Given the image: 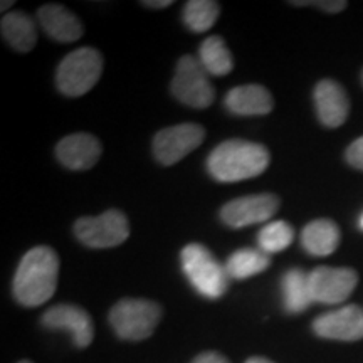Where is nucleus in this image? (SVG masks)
Masks as SVG:
<instances>
[{"instance_id": "9", "label": "nucleus", "mask_w": 363, "mask_h": 363, "mask_svg": "<svg viewBox=\"0 0 363 363\" xmlns=\"http://www.w3.org/2000/svg\"><path fill=\"white\" fill-rule=\"evenodd\" d=\"M358 284L357 271L350 267L321 266L310 272L311 296L321 305H338L343 303Z\"/></svg>"}, {"instance_id": "15", "label": "nucleus", "mask_w": 363, "mask_h": 363, "mask_svg": "<svg viewBox=\"0 0 363 363\" xmlns=\"http://www.w3.org/2000/svg\"><path fill=\"white\" fill-rule=\"evenodd\" d=\"M38 22L49 38L59 43H74L83 35V26L74 13L67 11L65 6L48 4L38 12Z\"/></svg>"}, {"instance_id": "24", "label": "nucleus", "mask_w": 363, "mask_h": 363, "mask_svg": "<svg viewBox=\"0 0 363 363\" xmlns=\"http://www.w3.org/2000/svg\"><path fill=\"white\" fill-rule=\"evenodd\" d=\"M347 162L353 169L363 170V136L357 138L347 150Z\"/></svg>"}, {"instance_id": "14", "label": "nucleus", "mask_w": 363, "mask_h": 363, "mask_svg": "<svg viewBox=\"0 0 363 363\" xmlns=\"http://www.w3.org/2000/svg\"><path fill=\"white\" fill-rule=\"evenodd\" d=\"M101 143L89 133H74L62 138L56 147V157L71 170H89L101 157Z\"/></svg>"}, {"instance_id": "19", "label": "nucleus", "mask_w": 363, "mask_h": 363, "mask_svg": "<svg viewBox=\"0 0 363 363\" xmlns=\"http://www.w3.org/2000/svg\"><path fill=\"white\" fill-rule=\"evenodd\" d=\"M281 289H283V303L284 310L293 315L303 313L308 306L311 305V286H310V274H306L303 269H289L283 276L281 281Z\"/></svg>"}, {"instance_id": "13", "label": "nucleus", "mask_w": 363, "mask_h": 363, "mask_svg": "<svg viewBox=\"0 0 363 363\" xmlns=\"http://www.w3.org/2000/svg\"><path fill=\"white\" fill-rule=\"evenodd\" d=\"M316 115L326 128H338L348 118L350 103L345 89L333 79H323L316 84L315 93Z\"/></svg>"}, {"instance_id": "23", "label": "nucleus", "mask_w": 363, "mask_h": 363, "mask_svg": "<svg viewBox=\"0 0 363 363\" xmlns=\"http://www.w3.org/2000/svg\"><path fill=\"white\" fill-rule=\"evenodd\" d=\"M294 239L293 227L286 220H274L267 222V224L259 230L257 235V244H259L261 251L266 254L281 252L284 251Z\"/></svg>"}, {"instance_id": "10", "label": "nucleus", "mask_w": 363, "mask_h": 363, "mask_svg": "<svg viewBox=\"0 0 363 363\" xmlns=\"http://www.w3.org/2000/svg\"><path fill=\"white\" fill-rule=\"evenodd\" d=\"M279 199L272 194H256L234 199L220 208V219L234 229L267 222L278 212Z\"/></svg>"}, {"instance_id": "3", "label": "nucleus", "mask_w": 363, "mask_h": 363, "mask_svg": "<svg viewBox=\"0 0 363 363\" xmlns=\"http://www.w3.org/2000/svg\"><path fill=\"white\" fill-rule=\"evenodd\" d=\"M180 259L182 269L195 291L211 299L224 296L229 284L225 266H222L206 246L189 244L182 249Z\"/></svg>"}, {"instance_id": "27", "label": "nucleus", "mask_w": 363, "mask_h": 363, "mask_svg": "<svg viewBox=\"0 0 363 363\" xmlns=\"http://www.w3.org/2000/svg\"><path fill=\"white\" fill-rule=\"evenodd\" d=\"M145 7H150V9H165V7H170L172 0H162V2H155V0H145V2H142Z\"/></svg>"}, {"instance_id": "25", "label": "nucleus", "mask_w": 363, "mask_h": 363, "mask_svg": "<svg viewBox=\"0 0 363 363\" xmlns=\"http://www.w3.org/2000/svg\"><path fill=\"white\" fill-rule=\"evenodd\" d=\"M192 363H229V360H227L224 355H220V353L206 352L201 353L199 357H195Z\"/></svg>"}, {"instance_id": "5", "label": "nucleus", "mask_w": 363, "mask_h": 363, "mask_svg": "<svg viewBox=\"0 0 363 363\" xmlns=\"http://www.w3.org/2000/svg\"><path fill=\"white\" fill-rule=\"evenodd\" d=\"M160 318L162 308L148 299H121L110 311V323L115 333L128 342L152 337Z\"/></svg>"}, {"instance_id": "21", "label": "nucleus", "mask_w": 363, "mask_h": 363, "mask_svg": "<svg viewBox=\"0 0 363 363\" xmlns=\"http://www.w3.org/2000/svg\"><path fill=\"white\" fill-rule=\"evenodd\" d=\"M199 61L208 74L225 76L233 71L234 61L224 39L219 35H211L203 40L199 49Z\"/></svg>"}, {"instance_id": "20", "label": "nucleus", "mask_w": 363, "mask_h": 363, "mask_svg": "<svg viewBox=\"0 0 363 363\" xmlns=\"http://www.w3.org/2000/svg\"><path fill=\"white\" fill-rule=\"evenodd\" d=\"M269 264V254L261 249H239L227 259L225 271L233 279H247L267 269Z\"/></svg>"}, {"instance_id": "16", "label": "nucleus", "mask_w": 363, "mask_h": 363, "mask_svg": "<svg viewBox=\"0 0 363 363\" xmlns=\"http://www.w3.org/2000/svg\"><path fill=\"white\" fill-rule=\"evenodd\" d=\"M225 108L233 115L257 116L271 113L274 101L264 86L244 84L233 88L225 94Z\"/></svg>"}, {"instance_id": "11", "label": "nucleus", "mask_w": 363, "mask_h": 363, "mask_svg": "<svg viewBox=\"0 0 363 363\" xmlns=\"http://www.w3.org/2000/svg\"><path fill=\"white\" fill-rule=\"evenodd\" d=\"M43 325L49 330L66 331L76 347H89L94 338V326L89 313L76 305H56L43 315Z\"/></svg>"}, {"instance_id": "1", "label": "nucleus", "mask_w": 363, "mask_h": 363, "mask_svg": "<svg viewBox=\"0 0 363 363\" xmlns=\"http://www.w3.org/2000/svg\"><path fill=\"white\" fill-rule=\"evenodd\" d=\"M59 278V257L48 246L30 249L13 276V296L22 306L34 308L54 296Z\"/></svg>"}, {"instance_id": "6", "label": "nucleus", "mask_w": 363, "mask_h": 363, "mask_svg": "<svg viewBox=\"0 0 363 363\" xmlns=\"http://www.w3.org/2000/svg\"><path fill=\"white\" fill-rule=\"evenodd\" d=\"M74 234L84 246L108 249L123 244L130 235L126 216L118 208H110L96 217H81L74 224Z\"/></svg>"}, {"instance_id": "26", "label": "nucleus", "mask_w": 363, "mask_h": 363, "mask_svg": "<svg viewBox=\"0 0 363 363\" xmlns=\"http://www.w3.org/2000/svg\"><path fill=\"white\" fill-rule=\"evenodd\" d=\"M313 6L323 9V11L330 12V13H335V12H342L345 7H347V2H343V0H328V2H311Z\"/></svg>"}, {"instance_id": "28", "label": "nucleus", "mask_w": 363, "mask_h": 363, "mask_svg": "<svg viewBox=\"0 0 363 363\" xmlns=\"http://www.w3.org/2000/svg\"><path fill=\"white\" fill-rule=\"evenodd\" d=\"M246 363H274V362L267 360V358H264V357H251Z\"/></svg>"}, {"instance_id": "2", "label": "nucleus", "mask_w": 363, "mask_h": 363, "mask_svg": "<svg viewBox=\"0 0 363 363\" xmlns=\"http://www.w3.org/2000/svg\"><path fill=\"white\" fill-rule=\"evenodd\" d=\"M269 165V152L259 143L247 140H227L212 150L207 170L212 179L233 184L264 174Z\"/></svg>"}, {"instance_id": "30", "label": "nucleus", "mask_w": 363, "mask_h": 363, "mask_svg": "<svg viewBox=\"0 0 363 363\" xmlns=\"http://www.w3.org/2000/svg\"><path fill=\"white\" fill-rule=\"evenodd\" d=\"M360 227L363 229V216H362V219H360Z\"/></svg>"}, {"instance_id": "32", "label": "nucleus", "mask_w": 363, "mask_h": 363, "mask_svg": "<svg viewBox=\"0 0 363 363\" xmlns=\"http://www.w3.org/2000/svg\"><path fill=\"white\" fill-rule=\"evenodd\" d=\"M362 78H363V74H362Z\"/></svg>"}, {"instance_id": "31", "label": "nucleus", "mask_w": 363, "mask_h": 363, "mask_svg": "<svg viewBox=\"0 0 363 363\" xmlns=\"http://www.w3.org/2000/svg\"><path fill=\"white\" fill-rule=\"evenodd\" d=\"M19 363H30V362H27V360H22V362H19Z\"/></svg>"}, {"instance_id": "8", "label": "nucleus", "mask_w": 363, "mask_h": 363, "mask_svg": "<svg viewBox=\"0 0 363 363\" xmlns=\"http://www.w3.org/2000/svg\"><path fill=\"white\" fill-rule=\"evenodd\" d=\"M206 130L201 125L182 123L158 131L153 138V153L162 165H175L190 152L201 147Z\"/></svg>"}, {"instance_id": "17", "label": "nucleus", "mask_w": 363, "mask_h": 363, "mask_svg": "<svg viewBox=\"0 0 363 363\" xmlns=\"http://www.w3.org/2000/svg\"><path fill=\"white\" fill-rule=\"evenodd\" d=\"M2 35L11 48L19 52H29L38 40V26L35 21L26 12H7L4 13L2 22Z\"/></svg>"}, {"instance_id": "29", "label": "nucleus", "mask_w": 363, "mask_h": 363, "mask_svg": "<svg viewBox=\"0 0 363 363\" xmlns=\"http://www.w3.org/2000/svg\"><path fill=\"white\" fill-rule=\"evenodd\" d=\"M13 6V2H2V12L6 13V11L9 7H12Z\"/></svg>"}, {"instance_id": "22", "label": "nucleus", "mask_w": 363, "mask_h": 363, "mask_svg": "<svg viewBox=\"0 0 363 363\" xmlns=\"http://www.w3.org/2000/svg\"><path fill=\"white\" fill-rule=\"evenodd\" d=\"M219 13L220 7L214 0H190L185 4L184 22L192 33H207L216 24Z\"/></svg>"}, {"instance_id": "18", "label": "nucleus", "mask_w": 363, "mask_h": 363, "mask_svg": "<svg viewBox=\"0 0 363 363\" xmlns=\"http://www.w3.org/2000/svg\"><path fill=\"white\" fill-rule=\"evenodd\" d=\"M301 244L313 256H330L340 244V229L333 220H311L301 233Z\"/></svg>"}, {"instance_id": "12", "label": "nucleus", "mask_w": 363, "mask_h": 363, "mask_svg": "<svg viewBox=\"0 0 363 363\" xmlns=\"http://www.w3.org/2000/svg\"><path fill=\"white\" fill-rule=\"evenodd\" d=\"M318 337L340 342H357L363 338V310L357 305H348L318 316L313 323Z\"/></svg>"}, {"instance_id": "7", "label": "nucleus", "mask_w": 363, "mask_h": 363, "mask_svg": "<svg viewBox=\"0 0 363 363\" xmlns=\"http://www.w3.org/2000/svg\"><path fill=\"white\" fill-rule=\"evenodd\" d=\"M172 93L180 103L190 108H199V110L211 106L216 98L208 72L194 56L180 57L175 76L172 79Z\"/></svg>"}, {"instance_id": "4", "label": "nucleus", "mask_w": 363, "mask_h": 363, "mask_svg": "<svg viewBox=\"0 0 363 363\" xmlns=\"http://www.w3.org/2000/svg\"><path fill=\"white\" fill-rule=\"evenodd\" d=\"M103 56L94 48H79L62 59L56 71L57 88L66 96H83L101 78Z\"/></svg>"}]
</instances>
